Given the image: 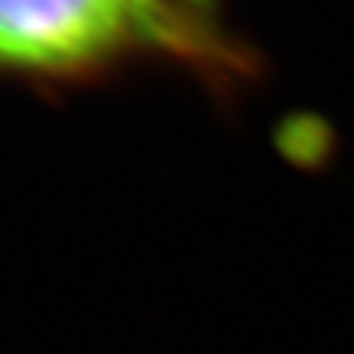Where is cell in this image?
<instances>
[{"label":"cell","instance_id":"3957f363","mask_svg":"<svg viewBox=\"0 0 354 354\" xmlns=\"http://www.w3.org/2000/svg\"><path fill=\"white\" fill-rule=\"evenodd\" d=\"M174 3H180V6H189V12H207L213 0H174Z\"/></svg>","mask_w":354,"mask_h":354},{"label":"cell","instance_id":"7a4b0ae2","mask_svg":"<svg viewBox=\"0 0 354 354\" xmlns=\"http://www.w3.org/2000/svg\"><path fill=\"white\" fill-rule=\"evenodd\" d=\"M139 9H145V12L151 15H160V18H192V15H186L183 9H177L171 3H162V0H133Z\"/></svg>","mask_w":354,"mask_h":354},{"label":"cell","instance_id":"6da1fadb","mask_svg":"<svg viewBox=\"0 0 354 354\" xmlns=\"http://www.w3.org/2000/svg\"><path fill=\"white\" fill-rule=\"evenodd\" d=\"M136 48L213 71L239 68L201 21L160 18L133 0H0V74H92Z\"/></svg>","mask_w":354,"mask_h":354}]
</instances>
